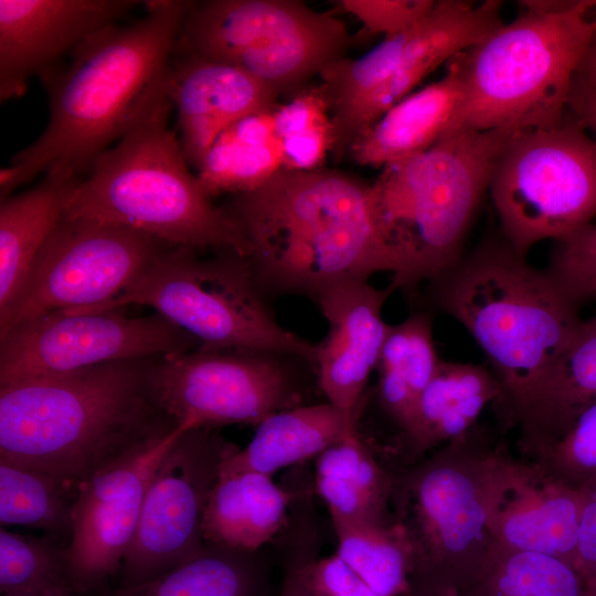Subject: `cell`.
I'll list each match as a JSON object with an SVG mask.
<instances>
[{
    "label": "cell",
    "mask_w": 596,
    "mask_h": 596,
    "mask_svg": "<svg viewBox=\"0 0 596 596\" xmlns=\"http://www.w3.org/2000/svg\"><path fill=\"white\" fill-rule=\"evenodd\" d=\"M1 596H79L75 592H61V593H32V594H9Z\"/></svg>",
    "instance_id": "f6af8a7d"
},
{
    "label": "cell",
    "mask_w": 596,
    "mask_h": 596,
    "mask_svg": "<svg viewBox=\"0 0 596 596\" xmlns=\"http://www.w3.org/2000/svg\"><path fill=\"white\" fill-rule=\"evenodd\" d=\"M290 502L291 493L272 476L220 471L204 511V543L257 552L287 524Z\"/></svg>",
    "instance_id": "cb8c5ba5"
},
{
    "label": "cell",
    "mask_w": 596,
    "mask_h": 596,
    "mask_svg": "<svg viewBox=\"0 0 596 596\" xmlns=\"http://www.w3.org/2000/svg\"><path fill=\"white\" fill-rule=\"evenodd\" d=\"M51 538L29 536L1 528V595L75 592L67 573L66 545L61 546Z\"/></svg>",
    "instance_id": "d590c367"
},
{
    "label": "cell",
    "mask_w": 596,
    "mask_h": 596,
    "mask_svg": "<svg viewBox=\"0 0 596 596\" xmlns=\"http://www.w3.org/2000/svg\"><path fill=\"white\" fill-rule=\"evenodd\" d=\"M350 43L344 22L302 1L207 0L190 2L173 54L235 65L291 95Z\"/></svg>",
    "instance_id": "30bf717a"
},
{
    "label": "cell",
    "mask_w": 596,
    "mask_h": 596,
    "mask_svg": "<svg viewBox=\"0 0 596 596\" xmlns=\"http://www.w3.org/2000/svg\"><path fill=\"white\" fill-rule=\"evenodd\" d=\"M519 6L512 21L458 54L464 96L448 135L541 128L568 111L573 79L596 32V0Z\"/></svg>",
    "instance_id": "8992f818"
},
{
    "label": "cell",
    "mask_w": 596,
    "mask_h": 596,
    "mask_svg": "<svg viewBox=\"0 0 596 596\" xmlns=\"http://www.w3.org/2000/svg\"><path fill=\"white\" fill-rule=\"evenodd\" d=\"M171 246L121 224L62 215L15 298L0 313V334L46 313L110 300Z\"/></svg>",
    "instance_id": "7c38bea8"
},
{
    "label": "cell",
    "mask_w": 596,
    "mask_h": 596,
    "mask_svg": "<svg viewBox=\"0 0 596 596\" xmlns=\"http://www.w3.org/2000/svg\"><path fill=\"white\" fill-rule=\"evenodd\" d=\"M501 2L437 0L430 13L412 31L392 77L370 98L355 117L349 134L354 139L391 107L413 93L429 73L458 53L481 42L500 25ZM348 148V150H349Z\"/></svg>",
    "instance_id": "44dd1931"
},
{
    "label": "cell",
    "mask_w": 596,
    "mask_h": 596,
    "mask_svg": "<svg viewBox=\"0 0 596 596\" xmlns=\"http://www.w3.org/2000/svg\"><path fill=\"white\" fill-rule=\"evenodd\" d=\"M361 407L347 412L326 402L302 404L263 421L247 446L227 455L221 472L256 471L272 476L279 469L319 456L355 426Z\"/></svg>",
    "instance_id": "d4e9b609"
},
{
    "label": "cell",
    "mask_w": 596,
    "mask_h": 596,
    "mask_svg": "<svg viewBox=\"0 0 596 596\" xmlns=\"http://www.w3.org/2000/svg\"><path fill=\"white\" fill-rule=\"evenodd\" d=\"M337 554L379 595L406 596L408 550L398 526L332 523Z\"/></svg>",
    "instance_id": "836d02e7"
},
{
    "label": "cell",
    "mask_w": 596,
    "mask_h": 596,
    "mask_svg": "<svg viewBox=\"0 0 596 596\" xmlns=\"http://www.w3.org/2000/svg\"><path fill=\"white\" fill-rule=\"evenodd\" d=\"M428 292L486 354L502 386L500 416L517 425L540 377L582 324L581 306L500 232L429 280Z\"/></svg>",
    "instance_id": "277c9868"
},
{
    "label": "cell",
    "mask_w": 596,
    "mask_h": 596,
    "mask_svg": "<svg viewBox=\"0 0 596 596\" xmlns=\"http://www.w3.org/2000/svg\"><path fill=\"white\" fill-rule=\"evenodd\" d=\"M524 457L576 489L595 476L596 402L582 412L561 437L530 450Z\"/></svg>",
    "instance_id": "8d00e7d4"
},
{
    "label": "cell",
    "mask_w": 596,
    "mask_h": 596,
    "mask_svg": "<svg viewBox=\"0 0 596 596\" xmlns=\"http://www.w3.org/2000/svg\"><path fill=\"white\" fill-rule=\"evenodd\" d=\"M393 291L376 289L368 280L340 283L315 299L329 324L317 345L316 374L327 402L352 412L362 407V396L377 368L389 324L382 308Z\"/></svg>",
    "instance_id": "d6986e66"
},
{
    "label": "cell",
    "mask_w": 596,
    "mask_h": 596,
    "mask_svg": "<svg viewBox=\"0 0 596 596\" xmlns=\"http://www.w3.org/2000/svg\"><path fill=\"white\" fill-rule=\"evenodd\" d=\"M467 596H592L579 570L562 558L499 546Z\"/></svg>",
    "instance_id": "d6a6232c"
},
{
    "label": "cell",
    "mask_w": 596,
    "mask_h": 596,
    "mask_svg": "<svg viewBox=\"0 0 596 596\" xmlns=\"http://www.w3.org/2000/svg\"><path fill=\"white\" fill-rule=\"evenodd\" d=\"M275 129L283 149V169L322 168L333 149L331 108L324 87L305 85L274 110Z\"/></svg>",
    "instance_id": "e575fe53"
},
{
    "label": "cell",
    "mask_w": 596,
    "mask_h": 596,
    "mask_svg": "<svg viewBox=\"0 0 596 596\" xmlns=\"http://www.w3.org/2000/svg\"><path fill=\"white\" fill-rule=\"evenodd\" d=\"M74 180L45 174L36 187L1 201L0 313L15 298L38 253L60 222L65 192Z\"/></svg>",
    "instance_id": "83f0119b"
},
{
    "label": "cell",
    "mask_w": 596,
    "mask_h": 596,
    "mask_svg": "<svg viewBox=\"0 0 596 596\" xmlns=\"http://www.w3.org/2000/svg\"><path fill=\"white\" fill-rule=\"evenodd\" d=\"M131 304L152 307L192 336L199 349L275 352L316 371L317 345L276 321L248 259L236 253L203 258L193 248L171 246L116 297L68 311L103 312Z\"/></svg>",
    "instance_id": "9c48e42d"
},
{
    "label": "cell",
    "mask_w": 596,
    "mask_h": 596,
    "mask_svg": "<svg viewBox=\"0 0 596 596\" xmlns=\"http://www.w3.org/2000/svg\"><path fill=\"white\" fill-rule=\"evenodd\" d=\"M576 75L596 91V32L579 62Z\"/></svg>",
    "instance_id": "ee69618b"
},
{
    "label": "cell",
    "mask_w": 596,
    "mask_h": 596,
    "mask_svg": "<svg viewBox=\"0 0 596 596\" xmlns=\"http://www.w3.org/2000/svg\"><path fill=\"white\" fill-rule=\"evenodd\" d=\"M167 92L75 179L63 199V216L121 224L173 246L249 255L234 216L212 202L193 174L179 138L169 128Z\"/></svg>",
    "instance_id": "5b68a950"
},
{
    "label": "cell",
    "mask_w": 596,
    "mask_h": 596,
    "mask_svg": "<svg viewBox=\"0 0 596 596\" xmlns=\"http://www.w3.org/2000/svg\"><path fill=\"white\" fill-rule=\"evenodd\" d=\"M514 130H458L383 167L371 183L377 223L395 262L392 291L413 290L453 266Z\"/></svg>",
    "instance_id": "ba28073f"
},
{
    "label": "cell",
    "mask_w": 596,
    "mask_h": 596,
    "mask_svg": "<svg viewBox=\"0 0 596 596\" xmlns=\"http://www.w3.org/2000/svg\"><path fill=\"white\" fill-rule=\"evenodd\" d=\"M596 402V316L583 320L573 339L536 383L517 426L523 454L561 437Z\"/></svg>",
    "instance_id": "603a6c76"
},
{
    "label": "cell",
    "mask_w": 596,
    "mask_h": 596,
    "mask_svg": "<svg viewBox=\"0 0 596 596\" xmlns=\"http://www.w3.org/2000/svg\"><path fill=\"white\" fill-rule=\"evenodd\" d=\"M501 397L502 386L491 369L441 360L402 439L417 454L437 448L475 427L483 409Z\"/></svg>",
    "instance_id": "484cf974"
},
{
    "label": "cell",
    "mask_w": 596,
    "mask_h": 596,
    "mask_svg": "<svg viewBox=\"0 0 596 596\" xmlns=\"http://www.w3.org/2000/svg\"><path fill=\"white\" fill-rule=\"evenodd\" d=\"M458 54L447 62L441 78L391 107L354 139L347 155L356 164L383 168L419 155L447 136L464 96Z\"/></svg>",
    "instance_id": "7402d4cb"
},
{
    "label": "cell",
    "mask_w": 596,
    "mask_h": 596,
    "mask_svg": "<svg viewBox=\"0 0 596 596\" xmlns=\"http://www.w3.org/2000/svg\"><path fill=\"white\" fill-rule=\"evenodd\" d=\"M581 494L499 441L490 465L488 523L504 550L538 552L575 565Z\"/></svg>",
    "instance_id": "e0dca14e"
},
{
    "label": "cell",
    "mask_w": 596,
    "mask_h": 596,
    "mask_svg": "<svg viewBox=\"0 0 596 596\" xmlns=\"http://www.w3.org/2000/svg\"><path fill=\"white\" fill-rule=\"evenodd\" d=\"M111 596H275L268 565L259 551L245 552L205 543L193 558L163 575Z\"/></svg>",
    "instance_id": "f546056e"
},
{
    "label": "cell",
    "mask_w": 596,
    "mask_h": 596,
    "mask_svg": "<svg viewBox=\"0 0 596 596\" xmlns=\"http://www.w3.org/2000/svg\"><path fill=\"white\" fill-rule=\"evenodd\" d=\"M191 1H146L147 13L86 39L66 67L42 73L50 117L43 132L0 171L1 201L40 173L76 179L168 92Z\"/></svg>",
    "instance_id": "6da1fadb"
},
{
    "label": "cell",
    "mask_w": 596,
    "mask_h": 596,
    "mask_svg": "<svg viewBox=\"0 0 596 596\" xmlns=\"http://www.w3.org/2000/svg\"><path fill=\"white\" fill-rule=\"evenodd\" d=\"M436 596H467V595L462 594V593H459L457 590H449V592H446V593H443V594H439V595H436Z\"/></svg>",
    "instance_id": "bcb514c9"
},
{
    "label": "cell",
    "mask_w": 596,
    "mask_h": 596,
    "mask_svg": "<svg viewBox=\"0 0 596 596\" xmlns=\"http://www.w3.org/2000/svg\"><path fill=\"white\" fill-rule=\"evenodd\" d=\"M225 209L249 244L247 259L263 292L316 299L340 283L396 272L371 183L354 175L281 169Z\"/></svg>",
    "instance_id": "7a4b0ae2"
},
{
    "label": "cell",
    "mask_w": 596,
    "mask_h": 596,
    "mask_svg": "<svg viewBox=\"0 0 596 596\" xmlns=\"http://www.w3.org/2000/svg\"><path fill=\"white\" fill-rule=\"evenodd\" d=\"M195 343L159 313L55 311L1 334L0 386L107 362L183 354Z\"/></svg>",
    "instance_id": "5bb4252c"
},
{
    "label": "cell",
    "mask_w": 596,
    "mask_h": 596,
    "mask_svg": "<svg viewBox=\"0 0 596 596\" xmlns=\"http://www.w3.org/2000/svg\"><path fill=\"white\" fill-rule=\"evenodd\" d=\"M210 428L184 432L160 460L119 571L118 588L152 581L200 554L209 494L237 447Z\"/></svg>",
    "instance_id": "9a60e30c"
},
{
    "label": "cell",
    "mask_w": 596,
    "mask_h": 596,
    "mask_svg": "<svg viewBox=\"0 0 596 596\" xmlns=\"http://www.w3.org/2000/svg\"><path fill=\"white\" fill-rule=\"evenodd\" d=\"M497 445L477 424L392 471L391 512L408 550L406 596L466 594L496 556L488 481Z\"/></svg>",
    "instance_id": "52a82bcc"
},
{
    "label": "cell",
    "mask_w": 596,
    "mask_h": 596,
    "mask_svg": "<svg viewBox=\"0 0 596 596\" xmlns=\"http://www.w3.org/2000/svg\"><path fill=\"white\" fill-rule=\"evenodd\" d=\"M135 0H0V98L20 97L31 76L54 66L96 32L139 6Z\"/></svg>",
    "instance_id": "ac0fdd59"
},
{
    "label": "cell",
    "mask_w": 596,
    "mask_h": 596,
    "mask_svg": "<svg viewBox=\"0 0 596 596\" xmlns=\"http://www.w3.org/2000/svg\"><path fill=\"white\" fill-rule=\"evenodd\" d=\"M489 193L500 233L521 254L596 216V140L570 111L551 126L514 131Z\"/></svg>",
    "instance_id": "8fae6325"
},
{
    "label": "cell",
    "mask_w": 596,
    "mask_h": 596,
    "mask_svg": "<svg viewBox=\"0 0 596 596\" xmlns=\"http://www.w3.org/2000/svg\"><path fill=\"white\" fill-rule=\"evenodd\" d=\"M592 589V596H596V584H589Z\"/></svg>",
    "instance_id": "7dc6e473"
},
{
    "label": "cell",
    "mask_w": 596,
    "mask_h": 596,
    "mask_svg": "<svg viewBox=\"0 0 596 596\" xmlns=\"http://www.w3.org/2000/svg\"><path fill=\"white\" fill-rule=\"evenodd\" d=\"M168 93L180 143L198 170L216 138L234 123L277 105L279 95L244 70L216 60L173 54Z\"/></svg>",
    "instance_id": "ffe728a7"
},
{
    "label": "cell",
    "mask_w": 596,
    "mask_h": 596,
    "mask_svg": "<svg viewBox=\"0 0 596 596\" xmlns=\"http://www.w3.org/2000/svg\"><path fill=\"white\" fill-rule=\"evenodd\" d=\"M189 429L190 424L180 423L141 441L78 486L65 547L68 578L78 595L99 589L119 574L152 476Z\"/></svg>",
    "instance_id": "2e32d148"
},
{
    "label": "cell",
    "mask_w": 596,
    "mask_h": 596,
    "mask_svg": "<svg viewBox=\"0 0 596 596\" xmlns=\"http://www.w3.org/2000/svg\"><path fill=\"white\" fill-rule=\"evenodd\" d=\"M440 361L429 313L414 312L397 324H389L377 363L379 397L398 426L409 422Z\"/></svg>",
    "instance_id": "4dcf8cb0"
},
{
    "label": "cell",
    "mask_w": 596,
    "mask_h": 596,
    "mask_svg": "<svg viewBox=\"0 0 596 596\" xmlns=\"http://www.w3.org/2000/svg\"><path fill=\"white\" fill-rule=\"evenodd\" d=\"M77 492L55 477L0 459V523L45 531L54 538L72 533Z\"/></svg>",
    "instance_id": "1f68e13d"
},
{
    "label": "cell",
    "mask_w": 596,
    "mask_h": 596,
    "mask_svg": "<svg viewBox=\"0 0 596 596\" xmlns=\"http://www.w3.org/2000/svg\"><path fill=\"white\" fill-rule=\"evenodd\" d=\"M308 578L317 596H379L337 553L311 560Z\"/></svg>",
    "instance_id": "ab89813d"
},
{
    "label": "cell",
    "mask_w": 596,
    "mask_h": 596,
    "mask_svg": "<svg viewBox=\"0 0 596 596\" xmlns=\"http://www.w3.org/2000/svg\"><path fill=\"white\" fill-rule=\"evenodd\" d=\"M568 109L596 140V91L577 75L570 91Z\"/></svg>",
    "instance_id": "7bdbcfd3"
},
{
    "label": "cell",
    "mask_w": 596,
    "mask_h": 596,
    "mask_svg": "<svg viewBox=\"0 0 596 596\" xmlns=\"http://www.w3.org/2000/svg\"><path fill=\"white\" fill-rule=\"evenodd\" d=\"M224 351L169 355L151 369L153 398L169 418L192 428L257 426L277 412L304 404L306 389L280 359L285 354Z\"/></svg>",
    "instance_id": "4fadbf2b"
},
{
    "label": "cell",
    "mask_w": 596,
    "mask_h": 596,
    "mask_svg": "<svg viewBox=\"0 0 596 596\" xmlns=\"http://www.w3.org/2000/svg\"><path fill=\"white\" fill-rule=\"evenodd\" d=\"M315 487L332 523L394 522L390 504L392 470L379 464L358 426L317 456Z\"/></svg>",
    "instance_id": "4316f807"
},
{
    "label": "cell",
    "mask_w": 596,
    "mask_h": 596,
    "mask_svg": "<svg viewBox=\"0 0 596 596\" xmlns=\"http://www.w3.org/2000/svg\"><path fill=\"white\" fill-rule=\"evenodd\" d=\"M546 269L581 307L596 299V224L555 241Z\"/></svg>",
    "instance_id": "74e56055"
},
{
    "label": "cell",
    "mask_w": 596,
    "mask_h": 596,
    "mask_svg": "<svg viewBox=\"0 0 596 596\" xmlns=\"http://www.w3.org/2000/svg\"><path fill=\"white\" fill-rule=\"evenodd\" d=\"M141 360L107 362L0 386V459L78 486L177 425L158 406Z\"/></svg>",
    "instance_id": "3957f363"
},
{
    "label": "cell",
    "mask_w": 596,
    "mask_h": 596,
    "mask_svg": "<svg viewBox=\"0 0 596 596\" xmlns=\"http://www.w3.org/2000/svg\"><path fill=\"white\" fill-rule=\"evenodd\" d=\"M577 489L581 515L575 566L589 584H596V475Z\"/></svg>",
    "instance_id": "60d3db41"
},
{
    "label": "cell",
    "mask_w": 596,
    "mask_h": 596,
    "mask_svg": "<svg viewBox=\"0 0 596 596\" xmlns=\"http://www.w3.org/2000/svg\"><path fill=\"white\" fill-rule=\"evenodd\" d=\"M437 0H337L334 3L358 19L365 31L392 38L419 24Z\"/></svg>",
    "instance_id": "f35d334b"
},
{
    "label": "cell",
    "mask_w": 596,
    "mask_h": 596,
    "mask_svg": "<svg viewBox=\"0 0 596 596\" xmlns=\"http://www.w3.org/2000/svg\"><path fill=\"white\" fill-rule=\"evenodd\" d=\"M593 14L596 17V7L593 9Z\"/></svg>",
    "instance_id": "c3c4849f"
},
{
    "label": "cell",
    "mask_w": 596,
    "mask_h": 596,
    "mask_svg": "<svg viewBox=\"0 0 596 596\" xmlns=\"http://www.w3.org/2000/svg\"><path fill=\"white\" fill-rule=\"evenodd\" d=\"M276 106L240 119L216 138L196 170L211 196L248 192L283 169Z\"/></svg>",
    "instance_id": "f1b7e54d"
},
{
    "label": "cell",
    "mask_w": 596,
    "mask_h": 596,
    "mask_svg": "<svg viewBox=\"0 0 596 596\" xmlns=\"http://www.w3.org/2000/svg\"><path fill=\"white\" fill-rule=\"evenodd\" d=\"M316 557L313 549H301L288 554L284 573L275 596H317L308 578V564Z\"/></svg>",
    "instance_id": "b9f144b4"
}]
</instances>
